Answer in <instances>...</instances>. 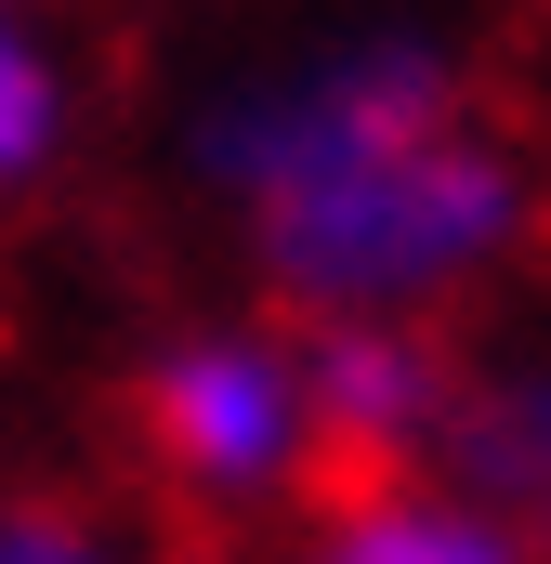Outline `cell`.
I'll return each instance as SVG.
<instances>
[{
  "label": "cell",
  "instance_id": "cell-9",
  "mask_svg": "<svg viewBox=\"0 0 551 564\" xmlns=\"http://www.w3.org/2000/svg\"><path fill=\"white\" fill-rule=\"evenodd\" d=\"M526 539H539V564H551V512H539V525H526Z\"/></svg>",
  "mask_w": 551,
  "mask_h": 564
},
{
  "label": "cell",
  "instance_id": "cell-6",
  "mask_svg": "<svg viewBox=\"0 0 551 564\" xmlns=\"http://www.w3.org/2000/svg\"><path fill=\"white\" fill-rule=\"evenodd\" d=\"M276 564H539V539L433 473H368V486H315Z\"/></svg>",
  "mask_w": 551,
  "mask_h": 564
},
{
  "label": "cell",
  "instance_id": "cell-8",
  "mask_svg": "<svg viewBox=\"0 0 551 564\" xmlns=\"http://www.w3.org/2000/svg\"><path fill=\"white\" fill-rule=\"evenodd\" d=\"M0 564H158V552H144L119 512L66 499V486H13L0 499Z\"/></svg>",
  "mask_w": 551,
  "mask_h": 564
},
{
  "label": "cell",
  "instance_id": "cell-4",
  "mask_svg": "<svg viewBox=\"0 0 551 564\" xmlns=\"http://www.w3.org/2000/svg\"><path fill=\"white\" fill-rule=\"evenodd\" d=\"M302 341V408H315V473L368 486V473H420L446 381H460V328H408V315H328L289 328Z\"/></svg>",
  "mask_w": 551,
  "mask_h": 564
},
{
  "label": "cell",
  "instance_id": "cell-5",
  "mask_svg": "<svg viewBox=\"0 0 551 564\" xmlns=\"http://www.w3.org/2000/svg\"><path fill=\"white\" fill-rule=\"evenodd\" d=\"M433 486L539 525L551 512V328L512 341H460V381H446V421H433Z\"/></svg>",
  "mask_w": 551,
  "mask_h": 564
},
{
  "label": "cell",
  "instance_id": "cell-1",
  "mask_svg": "<svg viewBox=\"0 0 551 564\" xmlns=\"http://www.w3.org/2000/svg\"><path fill=\"white\" fill-rule=\"evenodd\" d=\"M551 237V171L512 119H446V132L395 144L315 197H289L263 224H237V263L263 289L276 328H328V315H408L446 328L460 302L512 289Z\"/></svg>",
  "mask_w": 551,
  "mask_h": 564
},
{
  "label": "cell",
  "instance_id": "cell-2",
  "mask_svg": "<svg viewBox=\"0 0 551 564\" xmlns=\"http://www.w3.org/2000/svg\"><path fill=\"white\" fill-rule=\"evenodd\" d=\"M473 106H486V53H473L460 13L355 0V13H315V26H276L250 53H224L171 119V171L224 224H263V210L473 119Z\"/></svg>",
  "mask_w": 551,
  "mask_h": 564
},
{
  "label": "cell",
  "instance_id": "cell-3",
  "mask_svg": "<svg viewBox=\"0 0 551 564\" xmlns=\"http://www.w3.org/2000/svg\"><path fill=\"white\" fill-rule=\"evenodd\" d=\"M119 421H132L144 473L210 512V525H250L315 499V408H302V341L276 315H184L158 328L119 381Z\"/></svg>",
  "mask_w": 551,
  "mask_h": 564
},
{
  "label": "cell",
  "instance_id": "cell-7",
  "mask_svg": "<svg viewBox=\"0 0 551 564\" xmlns=\"http://www.w3.org/2000/svg\"><path fill=\"white\" fill-rule=\"evenodd\" d=\"M79 144V53L40 0H0V224L66 171Z\"/></svg>",
  "mask_w": 551,
  "mask_h": 564
}]
</instances>
